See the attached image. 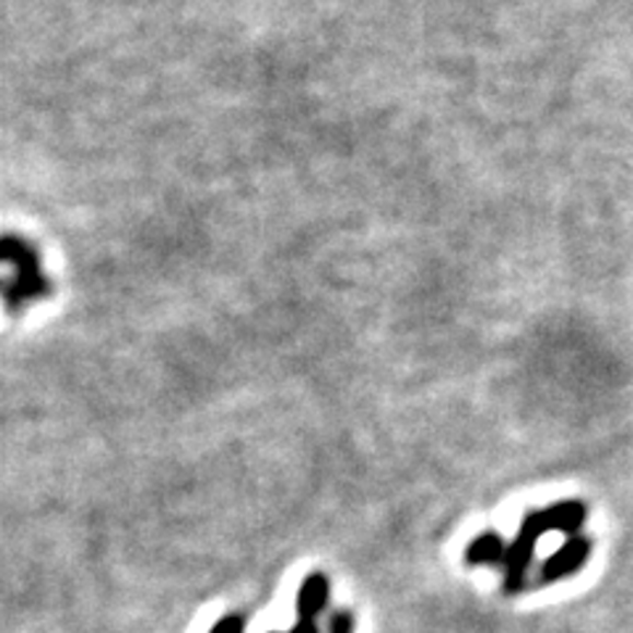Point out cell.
Here are the masks:
<instances>
[{
  "label": "cell",
  "mask_w": 633,
  "mask_h": 633,
  "mask_svg": "<svg viewBox=\"0 0 633 633\" xmlns=\"http://www.w3.org/2000/svg\"><path fill=\"white\" fill-rule=\"evenodd\" d=\"M243 631H246V625H243L241 616H225L209 633H243Z\"/></svg>",
  "instance_id": "8992f818"
},
{
  "label": "cell",
  "mask_w": 633,
  "mask_h": 633,
  "mask_svg": "<svg viewBox=\"0 0 633 633\" xmlns=\"http://www.w3.org/2000/svg\"><path fill=\"white\" fill-rule=\"evenodd\" d=\"M328 597H330V586H328V578L325 575H309V578L302 584V591H298V599H296V607H298V618L302 620H315L319 612H323V607L328 605Z\"/></svg>",
  "instance_id": "3957f363"
},
{
  "label": "cell",
  "mask_w": 633,
  "mask_h": 633,
  "mask_svg": "<svg viewBox=\"0 0 633 633\" xmlns=\"http://www.w3.org/2000/svg\"><path fill=\"white\" fill-rule=\"evenodd\" d=\"M543 534H549L547 526H543L541 509L539 513H528L523 517V526L517 530V539L509 543L507 552H504L502 567H504V584H507V591H520L523 581H526V571L534 560V549Z\"/></svg>",
  "instance_id": "6da1fadb"
},
{
  "label": "cell",
  "mask_w": 633,
  "mask_h": 633,
  "mask_svg": "<svg viewBox=\"0 0 633 633\" xmlns=\"http://www.w3.org/2000/svg\"><path fill=\"white\" fill-rule=\"evenodd\" d=\"M504 552H507V547H504V541L496 534H483L470 543L465 560L470 565H491V562H502Z\"/></svg>",
  "instance_id": "5b68a950"
},
{
  "label": "cell",
  "mask_w": 633,
  "mask_h": 633,
  "mask_svg": "<svg viewBox=\"0 0 633 633\" xmlns=\"http://www.w3.org/2000/svg\"><path fill=\"white\" fill-rule=\"evenodd\" d=\"M543 526L547 530H560V534H575L586 520V507L581 502H560L554 507L541 509Z\"/></svg>",
  "instance_id": "277c9868"
},
{
  "label": "cell",
  "mask_w": 633,
  "mask_h": 633,
  "mask_svg": "<svg viewBox=\"0 0 633 633\" xmlns=\"http://www.w3.org/2000/svg\"><path fill=\"white\" fill-rule=\"evenodd\" d=\"M588 554H591V543L586 539H571L560 552H554L552 558L543 562L541 578L549 581V584H552V581L567 578V575H573L581 565H584Z\"/></svg>",
  "instance_id": "7a4b0ae2"
},
{
  "label": "cell",
  "mask_w": 633,
  "mask_h": 633,
  "mask_svg": "<svg viewBox=\"0 0 633 633\" xmlns=\"http://www.w3.org/2000/svg\"><path fill=\"white\" fill-rule=\"evenodd\" d=\"M288 633H319V631H317L315 620H298V623L293 625V629Z\"/></svg>",
  "instance_id": "ba28073f"
},
{
  "label": "cell",
  "mask_w": 633,
  "mask_h": 633,
  "mask_svg": "<svg viewBox=\"0 0 633 633\" xmlns=\"http://www.w3.org/2000/svg\"><path fill=\"white\" fill-rule=\"evenodd\" d=\"M330 633H354V620L349 612H338L330 623Z\"/></svg>",
  "instance_id": "52a82bcc"
}]
</instances>
